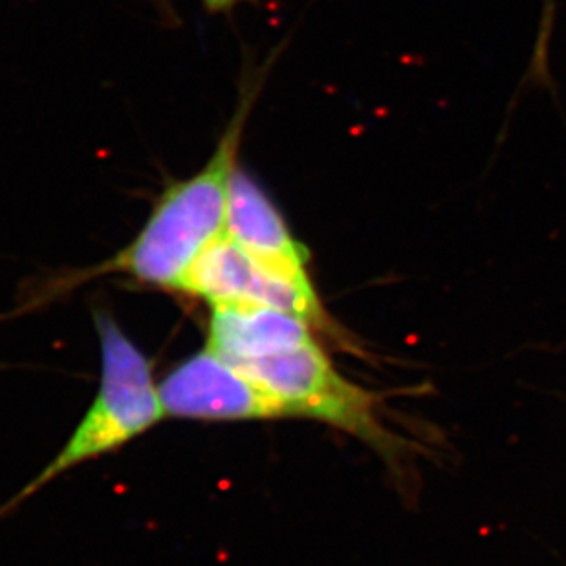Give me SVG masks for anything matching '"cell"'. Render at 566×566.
I'll use <instances>...</instances> for the list:
<instances>
[{
  "mask_svg": "<svg viewBox=\"0 0 566 566\" xmlns=\"http://www.w3.org/2000/svg\"><path fill=\"white\" fill-rule=\"evenodd\" d=\"M256 91L259 81L244 83L235 114L208 164L161 192L134 241L88 270L91 275L124 273L147 286L180 292L195 261L226 231L228 192Z\"/></svg>",
  "mask_w": 566,
  "mask_h": 566,
  "instance_id": "obj_1",
  "label": "cell"
},
{
  "mask_svg": "<svg viewBox=\"0 0 566 566\" xmlns=\"http://www.w3.org/2000/svg\"><path fill=\"white\" fill-rule=\"evenodd\" d=\"M102 379L96 398L57 457L11 501L21 503L44 484L88 460L113 453L166 420L153 367L122 326L105 314H96Z\"/></svg>",
  "mask_w": 566,
  "mask_h": 566,
  "instance_id": "obj_2",
  "label": "cell"
},
{
  "mask_svg": "<svg viewBox=\"0 0 566 566\" xmlns=\"http://www.w3.org/2000/svg\"><path fill=\"white\" fill-rule=\"evenodd\" d=\"M237 369L279 401L284 417L326 423L369 443L385 459H398L400 439L379 420V396L345 378L317 339Z\"/></svg>",
  "mask_w": 566,
  "mask_h": 566,
  "instance_id": "obj_3",
  "label": "cell"
},
{
  "mask_svg": "<svg viewBox=\"0 0 566 566\" xmlns=\"http://www.w3.org/2000/svg\"><path fill=\"white\" fill-rule=\"evenodd\" d=\"M180 292L211 306H262L308 321L315 331L336 332L308 272H289L259 261L222 233L198 256Z\"/></svg>",
  "mask_w": 566,
  "mask_h": 566,
  "instance_id": "obj_4",
  "label": "cell"
},
{
  "mask_svg": "<svg viewBox=\"0 0 566 566\" xmlns=\"http://www.w3.org/2000/svg\"><path fill=\"white\" fill-rule=\"evenodd\" d=\"M166 418L198 422H255L284 417L283 407L252 378L209 348L192 354L158 385Z\"/></svg>",
  "mask_w": 566,
  "mask_h": 566,
  "instance_id": "obj_5",
  "label": "cell"
},
{
  "mask_svg": "<svg viewBox=\"0 0 566 566\" xmlns=\"http://www.w3.org/2000/svg\"><path fill=\"white\" fill-rule=\"evenodd\" d=\"M226 235L259 261L289 272H308L311 253L252 175L237 166L228 192Z\"/></svg>",
  "mask_w": 566,
  "mask_h": 566,
  "instance_id": "obj_6",
  "label": "cell"
},
{
  "mask_svg": "<svg viewBox=\"0 0 566 566\" xmlns=\"http://www.w3.org/2000/svg\"><path fill=\"white\" fill-rule=\"evenodd\" d=\"M303 317L262 306H211L206 348L231 365L266 358L315 339Z\"/></svg>",
  "mask_w": 566,
  "mask_h": 566,
  "instance_id": "obj_7",
  "label": "cell"
},
{
  "mask_svg": "<svg viewBox=\"0 0 566 566\" xmlns=\"http://www.w3.org/2000/svg\"><path fill=\"white\" fill-rule=\"evenodd\" d=\"M557 0H541V19L530 60L526 83L532 86H551V43L556 24Z\"/></svg>",
  "mask_w": 566,
  "mask_h": 566,
  "instance_id": "obj_8",
  "label": "cell"
},
{
  "mask_svg": "<svg viewBox=\"0 0 566 566\" xmlns=\"http://www.w3.org/2000/svg\"><path fill=\"white\" fill-rule=\"evenodd\" d=\"M244 2H256V0H202V4L209 11H228L237 6L244 4Z\"/></svg>",
  "mask_w": 566,
  "mask_h": 566,
  "instance_id": "obj_9",
  "label": "cell"
}]
</instances>
